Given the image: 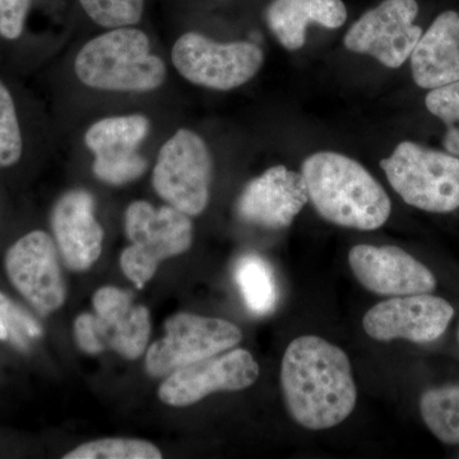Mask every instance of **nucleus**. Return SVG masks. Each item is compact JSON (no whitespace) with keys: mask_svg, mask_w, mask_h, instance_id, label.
<instances>
[{"mask_svg":"<svg viewBox=\"0 0 459 459\" xmlns=\"http://www.w3.org/2000/svg\"><path fill=\"white\" fill-rule=\"evenodd\" d=\"M75 77L95 91L147 93L165 83L168 66L138 27L107 30L91 39L74 57Z\"/></svg>","mask_w":459,"mask_h":459,"instance_id":"obj_3","label":"nucleus"},{"mask_svg":"<svg viewBox=\"0 0 459 459\" xmlns=\"http://www.w3.org/2000/svg\"><path fill=\"white\" fill-rule=\"evenodd\" d=\"M380 166L392 188L411 207L430 213L459 210V157L402 142Z\"/></svg>","mask_w":459,"mask_h":459,"instance_id":"obj_5","label":"nucleus"},{"mask_svg":"<svg viewBox=\"0 0 459 459\" xmlns=\"http://www.w3.org/2000/svg\"><path fill=\"white\" fill-rule=\"evenodd\" d=\"M151 132L150 119L143 114L113 115L91 124L83 142L93 156L138 151Z\"/></svg>","mask_w":459,"mask_h":459,"instance_id":"obj_18","label":"nucleus"},{"mask_svg":"<svg viewBox=\"0 0 459 459\" xmlns=\"http://www.w3.org/2000/svg\"><path fill=\"white\" fill-rule=\"evenodd\" d=\"M93 325L105 349L110 347L126 360H137L146 351L151 334L150 312L133 304L129 292L104 286L92 299Z\"/></svg>","mask_w":459,"mask_h":459,"instance_id":"obj_16","label":"nucleus"},{"mask_svg":"<svg viewBox=\"0 0 459 459\" xmlns=\"http://www.w3.org/2000/svg\"><path fill=\"white\" fill-rule=\"evenodd\" d=\"M281 388L290 416L307 430L337 427L358 401L349 356L318 336H301L287 346Z\"/></svg>","mask_w":459,"mask_h":459,"instance_id":"obj_1","label":"nucleus"},{"mask_svg":"<svg viewBox=\"0 0 459 459\" xmlns=\"http://www.w3.org/2000/svg\"><path fill=\"white\" fill-rule=\"evenodd\" d=\"M74 337L77 346L84 353L98 355L105 350L93 325V314L83 313L77 316L74 320Z\"/></svg>","mask_w":459,"mask_h":459,"instance_id":"obj_30","label":"nucleus"},{"mask_svg":"<svg viewBox=\"0 0 459 459\" xmlns=\"http://www.w3.org/2000/svg\"><path fill=\"white\" fill-rule=\"evenodd\" d=\"M124 229L131 246L120 255V268L138 289L155 276L160 263L188 252L195 234L188 214L169 204L155 207L147 201L128 205Z\"/></svg>","mask_w":459,"mask_h":459,"instance_id":"obj_4","label":"nucleus"},{"mask_svg":"<svg viewBox=\"0 0 459 459\" xmlns=\"http://www.w3.org/2000/svg\"><path fill=\"white\" fill-rule=\"evenodd\" d=\"M453 305L440 296H394L374 305L362 319L368 336L380 342L406 340L412 343L435 342L455 318Z\"/></svg>","mask_w":459,"mask_h":459,"instance_id":"obj_10","label":"nucleus"},{"mask_svg":"<svg viewBox=\"0 0 459 459\" xmlns=\"http://www.w3.org/2000/svg\"><path fill=\"white\" fill-rule=\"evenodd\" d=\"M416 84L434 90L459 81V13L439 14L411 54Z\"/></svg>","mask_w":459,"mask_h":459,"instance_id":"obj_17","label":"nucleus"},{"mask_svg":"<svg viewBox=\"0 0 459 459\" xmlns=\"http://www.w3.org/2000/svg\"><path fill=\"white\" fill-rule=\"evenodd\" d=\"M265 18L271 31L287 50L304 47L307 26L312 23L307 0H273Z\"/></svg>","mask_w":459,"mask_h":459,"instance_id":"obj_21","label":"nucleus"},{"mask_svg":"<svg viewBox=\"0 0 459 459\" xmlns=\"http://www.w3.org/2000/svg\"><path fill=\"white\" fill-rule=\"evenodd\" d=\"M41 334L42 328L38 320L0 292V341L11 342L16 349L26 351L30 341L41 337Z\"/></svg>","mask_w":459,"mask_h":459,"instance_id":"obj_24","label":"nucleus"},{"mask_svg":"<svg viewBox=\"0 0 459 459\" xmlns=\"http://www.w3.org/2000/svg\"><path fill=\"white\" fill-rule=\"evenodd\" d=\"M309 201L303 174L279 165L244 186L237 202L238 216L259 228L286 229Z\"/></svg>","mask_w":459,"mask_h":459,"instance_id":"obj_14","label":"nucleus"},{"mask_svg":"<svg viewBox=\"0 0 459 459\" xmlns=\"http://www.w3.org/2000/svg\"><path fill=\"white\" fill-rule=\"evenodd\" d=\"M428 110L446 124L444 147L459 157V81L430 90L425 99Z\"/></svg>","mask_w":459,"mask_h":459,"instance_id":"obj_26","label":"nucleus"},{"mask_svg":"<svg viewBox=\"0 0 459 459\" xmlns=\"http://www.w3.org/2000/svg\"><path fill=\"white\" fill-rule=\"evenodd\" d=\"M349 264L356 280L380 296L427 294L437 286L430 268L398 247L360 244L350 250Z\"/></svg>","mask_w":459,"mask_h":459,"instance_id":"obj_13","label":"nucleus"},{"mask_svg":"<svg viewBox=\"0 0 459 459\" xmlns=\"http://www.w3.org/2000/svg\"><path fill=\"white\" fill-rule=\"evenodd\" d=\"M54 240L69 270H90L101 255L104 229L96 217V202L84 189L65 192L51 211Z\"/></svg>","mask_w":459,"mask_h":459,"instance_id":"obj_15","label":"nucleus"},{"mask_svg":"<svg viewBox=\"0 0 459 459\" xmlns=\"http://www.w3.org/2000/svg\"><path fill=\"white\" fill-rule=\"evenodd\" d=\"M31 0H0V36L17 40L25 29Z\"/></svg>","mask_w":459,"mask_h":459,"instance_id":"obj_28","label":"nucleus"},{"mask_svg":"<svg viewBox=\"0 0 459 459\" xmlns=\"http://www.w3.org/2000/svg\"><path fill=\"white\" fill-rule=\"evenodd\" d=\"M243 332L229 320L178 313L165 323V337L151 344L146 371L153 377H168L186 365L234 349Z\"/></svg>","mask_w":459,"mask_h":459,"instance_id":"obj_8","label":"nucleus"},{"mask_svg":"<svg viewBox=\"0 0 459 459\" xmlns=\"http://www.w3.org/2000/svg\"><path fill=\"white\" fill-rule=\"evenodd\" d=\"M84 13L104 29H119L140 23L144 0H78Z\"/></svg>","mask_w":459,"mask_h":459,"instance_id":"obj_25","label":"nucleus"},{"mask_svg":"<svg viewBox=\"0 0 459 459\" xmlns=\"http://www.w3.org/2000/svg\"><path fill=\"white\" fill-rule=\"evenodd\" d=\"M148 161L140 151L93 156L92 172L102 183L120 186L140 179L147 171Z\"/></svg>","mask_w":459,"mask_h":459,"instance_id":"obj_23","label":"nucleus"},{"mask_svg":"<svg viewBox=\"0 0 459 459\" xmlns=\"http://www.w3.org/2000/svg\"><path fill=\"white\" fill-rule=\"evenodd\" d=\"M309 201L325 221L341 228L373 231L392 212L391 199L367 169L351 157L318 152L301 169Z\"/></svg>","mask_w":459,"mask_h":459,"instance_id":"obj_2","label":"nucleus"},{"mask_svg":"<svg viewBox=\"0 0 459 459\" xmlns=\"http://www.w3.org/2000/svg\"><path fill=\"white\" fill-rule=\"evenodd\" d=\"M422 421L439 442L459 444V383L429 388L420 397Z\"/></svg>","mask_w":459,"mask_h":459,"instance_id":"obj_20","label":"nucleus"},{"mask_svg":"<svg viewBox=\"0 0 459 459\" xmlns=\"http://www.w3.org/2000/svg\"><path fill=\"white\" fill-rule=\"evenodd\" d=\"M12 285L42 316L56 312L66 299L56 240L41 230L21 238L5 255Z\"/></svg>","mask_w":459,"mask_h":459,"instance_id":"obj_11","label":"nucleus"},{"mask_svg":"<svg viewBox=\"0 0 459 459\" xmlns=\"http://www.w3.org/2000/svg\"><path fill=\"white\" fill-rule=\"evenodd\" d=\"M264 54L250 41L219 42L199 32L183 33L171 48V63L188 82L214 91H231L261 71Z\"/></svg>","mask_w":459,"mask_h":459,"instance_id":"obj_7","label":"nucleus"},{"mask_svg":"<svg viewBox=\"0 0 459 459\" xmlns=\"http://www.w3.org/2000/svg\"><path fill=\"white\" fill-rule=\"evenodd\" d=\"M310 18L327 29H338L346 22L347 11L342 0H307Z\"/></svg>","mask_w":459,"mask_h":459,"instance_id":"obj_29","label":"nucleus"},{"mask_svg":"<svg viewBox=\"0 0 459 459\" xmlns=\"http://www.w3.org/2000/svg\"><path fill=\"white\" fill-rule=\"evenodd\" d=\"M457 340H458V343H459V325H458V329H457Z\"/></svg>","mask_w":459,"mask_h":459,"instance_id":"obj_31","label":"nucleus"},{"mask_svg":"<svg viewBox=\"0 0 459 459\" xmlns=\"http://www.w3.org/2000/svg\"><path fill=\"white\" fill-rule=\"evenodd\" d=\"M235 282L250 313L264 316L273 313L280 300L276 274L267 259L249 253L235 263Z\"/></svg>","mask_w":459,"mask_h":459,"instance_id":"obj_19","label":"nucleus"},{"mask_svg":"<svg viewBox=\"0 0 459 459\" xmlns=\"http://www.w3.org/2000/svg\"><path fill=\"white\" fill-rule=\"evenodd\" d=\"M65 459H161L155 444L140 439L108 437L81 444L66 453Z\"/></svg>","mask_w":459,"mask_h":459,"instance_id":"obj_22","label":"nucleus"},{"mask_svg":"<svg viewBox=\"0 0 459 459\" xmlns=\"http://www.w3.org/2000/svg\"><path fill=\"white\" fill-rule=\"evenodd\" d=\"M23 142L16 105L4 83L0 81V168L17 164L22 156Z\"/></svg>","mask_w":459,"mask_h":459,"instance_id":"obj_27","label":"nucleus"},{"mask_svg":"<svg viewBox=\"0 0 459 459\" xmlns=\"http://www.w3.org/2000/svg\"><path fill=\"white\" fill-rule=\"evenodd\" d=\"M418 14L416 0H385L353 23L344 36V47L376 57L388 68H400L424 33L413 25Z\"/></svg>","mask_w":459,"mask_h":459,"instance_id":"obj_9","label":"nucleus"},{"mask_svg":"<svg viewBox=\"0 0 459 459\" xmlns=\"http://www.w3.org/2000/svg\"><path fill=\"white\" fill-rule=\"evenodd\" d=\"M258 377L259 365L252 353L231 349L169 374L160 385L159 398L171 407L192 406L214 392L249 388Z\"/></svg>","mask_w":459,"mask_h":459,"instance_id":"obj_12","label":"nucleus"},{"mask_svg":"<svg viewBox=\"0 0 459 459\" xmlns=\"http://www.w3.org/2000/svg\"><path fill=\"white\" fill-rule=\"evenodd\" d=\"M212 178V155L198 133L178 129L160 147L152 186L171 207L190 217L204 213L210 202Z\"/></svg>","mask_w":459,"mask_h":459,"instance_id":"obj_6","label":"nucleus"}]
</instances>
